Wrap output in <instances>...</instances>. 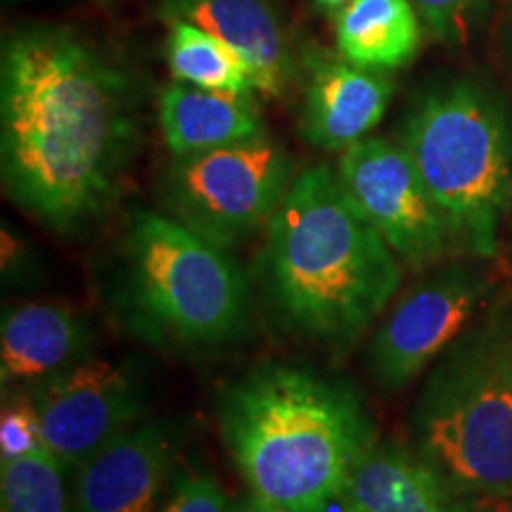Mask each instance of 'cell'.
<instances>
[{
  "mask_svg": "<svg viewBox=\"0 0 512 512\" xmlns=\"http://www.w3.org/2000/svg\"><path fill=\"white\" fill-rule=\"evenodd\" d=\"M136 143L128 76L62 24L10 31L0 50L5 195L57 233L91 223L117 197Z\"/></svg>",
  "mask_w": 512,
  "mask_h": 512,
  "instance_id": "1",
  "label": "cell"
},
{
  "mask_svg": "<svg viewBox=\"0 0 512 512\" xmlns=\"http://www.w3.org/2000/svg\"><path fill=\"white\" fill-rule=\"evenodd\" d=\"M0 512H69L64 465L43 446L0 458Z\"/></svg>",
  "mask_w": 512,
  "mask_h": 512,
  "instance_id": "19",
  "label": "cell"
},
{
  "mask_svg": "<svg viewBox=\"0 0 512 512\" xmlns=\"http://www.w3.org/2000/svg\"><path fill=\"white\" fill-rule=\"evenodd\" d=\"M41 446V425L31 396L5 401L0 418V458L24 456Z\"/></svg>",
  "mask_w": 512,
  "mask_h": 512,
  "instance_id": "21",
  "label": "cell"
},
{
  "mask_svg": "<svg viewBox=\"0 0 512 512\" xmlns=\"http://www.w3.org/2000/svg\"><path fill=\"white\" fill-rule=\"evenodd\" d=\"M259 275L287 328L311 342L347 347L392 302L401 261L337 171L316 164L292 178L268 223Z\"/></svg>",
  "mask_w": 512,
  "mask_h": 512,
  "instance_id": "2",
  "label": "cell"
},
{
  "mask_svg": "<svg viewBox=\"0 0 512 512\" xmlns=\"http://www.w3.org/2000/svg\"><path fill=\"white\" fill-rule=\"evenodd\" d=\"M306 86L299 131L313 147L344 152L380 124L394 95V83L377 69L358 67L342 55L304 57Z\"/></svg>",
  "mask_w": 512,
  "mask_h": 512,
  "instance_id": "12",
  "label": "cell"
},
{
  "mask_svg": "<svg viewBox=\"0 0 512 512\" xmlns=\"http://www.w3.org/2000/svg\"><path fill=\"white\" fill-rule=\"evenodd\" d=\"M453 512H491V510H486V508H482V505H477L475 510H465V508H456Z\"/></svg>",
  "mask_w": 512,
  "mask_h": 512,
  "instance_id": "25",
  "label": "cell"
},
{
  "mask_svg": "<svg viewBox=\"0 0 512 512\" xmlns=\"http://www.w3.org/2000/svg\"><path fill=\"white\" fill-rule=\"evenodd\" d=\"M157 512H230V503L223 486L209 472L190 470L174 479Z\"/></svg>",
  "mask_w": 512,
  "mask_h": 512,
  "instance_id": "20",
  "label": "cell"
},
{
  "mask_svg": "<svg viewBox=\"0 0 512 512\" xmlns=\"http://www.w3.org/2000/svg\"><path fill=\"white\" fill-rule=\"evenodd\" d=\"M166 62L174 79L181 83L207 91L254 93L247 62L226 41L188 22L169 24Z\"/></svg>",
  "mask_w": 512,
  "mask_h": 512,
  "instance_id": "18",
  "label": "cell"
},
{
  "mask_svg": "<svg viewBox=\"0 0 512 512\" xmlns=\"http://www.w3.org/2000/svg\"><path fill=\"white\" fill-rule=\"evenodd\" d=\"M159 126L174 157L202 155L266 136L254 93L207 91L181 81L159 95Z\"/></svg>",
  "mask_w": 512,
  "mask_h": 512,
  "instance_id": "15",
  "label": "cell"
},
{
  "mask_svg": "<svg viewBox=\"0 0 512 512\" xmlns=\"http://www.w3.org/2000/svg\"><path fill=\"white\" fill-rule=\"evenodd\" d=\"M508 209H510V219H512V183H510V195H508Z\"/></svg>",
  "mask_w": 512,
  "mask_h": 512,
  "instance_id": "27",
  "label": "cell"
},
{
  "mask_svg": "<svg viewBox=\"0 0 512 512\" xmlns=\"http://www.w3.org/2000/svg\"><path fill=\"white\" fill-rule=\"evenodd\" d=\"M477 3L479 0H413L432 36L444 43L465 41Z\"/></svg>",
  "mask_w": 512,
  "mask_h": 512,
  "instance_id": "22",
  "label": "cell"
},
{
  "mask_svg": "<svg viewBox=\"0 0 512 512\" xmlns=\"http://www.w3.org/2000/svg\"><path fill=\"white\" fill-rule=\"evenodd\" d=\"M88 351V328L74 309L60 302H27L8 309L0 323V380L43 382Z\"/></svg>",
  "mask_w": 512,
  "mask_h": 512,
  "instance_id": "14",
  "label": "cell"
},
{
  "mask_svg": "<svg viewBox=\"0 0 512 512\" xmlns=\"http://www.w3.org/2000/svg\"><path fill=\"white\" fill-rule=\"evenodd\" d=\"M399 145L460 245L484 259L494 256L512 183L510 124L496 93L472 79L441 83L415 102Z\"/></svg>",
  "mask_w": 512,
  "mask_h": 512,
  "instance_id": "6",
  "label": "cell"
},
{
  "mask_svg": "<svg viewBox=\"0 0 512 512\" xmlns=\"http://www.w3.org/2000/svg\"><path fill=\"white\" fill-rule=\"evenodd\" d=\"M155 17L166 27L188 22L226 41L247 62L254 91L266 98H283L297 76L278 0H157Z\"/></svg>",
  "mask_w": 512,
  "mask_h": 512,
  "instance_id": "11",
  "label": "cell"
},
{
  "mask_svg": "<svg viewBox=\"0 0 512 512\" xmlns=\"http://www.w3.org/2000/svg\"><path fill=\"white\" fill-rule=\"evenodd\" d=\"M313 3H316L318 5V8H323V10H342L344 8V5H349L351 3V0H313Z\"/></svg>",
  "mask_w": 512,
  "mask_h": 512,
  "instance_id": "24",
  "label": "cell"
},
{
  "mask_svg": "<svg viewBox=\"0 0 512 512\" xmlns=\"http://www.w3.org/2000/svg\"><path fill=\"white\" fill-rule=\"evenodd\" d=\"M121 256L124 311L143 337L202 349L245 335L252 297L228 249L174 216L136 211Z\"/></svg>",
  "mask_w": 512,
  "mask_h": 512,
  "instance_id": "5",
  "label": "cell"
},
{
  "mask_svg": "<svg viewBox=\"0 0 512 512\" xmlns=\"http://www.w3.org/2000/svg\"><path fill=\"white\" fill-rule=\"evenodd\" d=\"M335 171L347 195L403 266L422 271L439 264L451 242L458 240L399 143L358 140L342 152Z\"/></svg>",
  "mask_w": 512,
  "mask_h": 512,
  "instance_id": "8",
  "label": "cell"
},
{
  "mask_svg": "<svg viewBox=\"0 0 512 512\" xmlns=\"http://www.w3.org/2000/svg\"><path fill=\"white\" fill-rule=\"evenodd\" d=\"M219 425L249 494L283 512H328L375 446L373 418L354 389L294 366L230 384Z\"/></svg>",
  "mask_w": 512,
  "mask_h": 512,
  "instance_id": "3",
  "label": "cell"
},
{
  "mask_svg": "<svg viewBox=\"0 0 512 512\" xmlns=\"http://www.w3.org/2000/svg\"><path fill=\"white\" fill-rule=\"evenodd\" d=\"M230 512H283V510L273 508V505H268L264 501H259L256 496L247 494V496H242L240 501L230 503Z\"/></svg>",
  "mask_w": 512,
  "mask_h": 512,
  "instance_id": "23",
  "label": "cell"
},
{
  "mask_svg": "<svg viewBox=\"0 0 512 512\" xmlns=\"http://www.w3.org/2000/svg\"><path fill=\"white\" fill-rule=\"evenodd\" d=\"M95 3L102 5V8H110V5H112V0H95Z\"/></svg>",
  "mask_w": 512,
  "mask_h": 512,
  "instance_id": "26",
  "label": "cell"
},
{
  "mask_svg": "<svg viewBox=\"0 0 512 512\" xmlns=\"http://www.w3.org/2000/svg\"><path fill=\"white\" fill-rule=\"evenodd\" d=\"M337 53L358 67L399 69L418 55L422 31L413 0H351L335 19Z\"/></svg>",
  "mask_w": 512,
  "mask_h": 512,
  "instance_id": "17",
  "label": "cell"
},
{
  "mask_svg": "<svg viewBox=\"0 0 512 512\" xmlns=\"http://www.w3.org/2000/svg\"><path fill=\"white\" fill-rule=\"evenodd\" d=\"M489 294L479 268L456 264L408 290L377 328L368 370L384 392H399L425 373L475 316Z\"/></svg>",
  "mask_w": 512,
  "mask_h": 512,
  "instance_id": "9",
  "label": "cell"
},
{
  "mask_svg": "<svg viewBox=\"0 0 512 512\" xmlns=\"http://www.w3.org/2000/svg\"><path fill=\"white\" fill-rule=\"evenodd\" d=\"M79 467V512H157L171 479L174 444L162 425L136 422Z\"/></svg>",
  "mask_w": 512,
  "mask_h": 512,
  "instance_id": "13",
  "label": "cell"
},
{
  "mask_svg": "<svg viewBox=\"0 0 512 512\" xmlns=\"http://www.w3.org/2000/svg\"><path fill=\"white\" fill-rule=\"evenodd\" d=\"M451 489L420 453L375 444L356 465L347 489L349 512H453Z\"/></svg>",
  "mask_w": 512,
  "mask_h": 512,
  "instance_id": "16",
  "label": "cell"
},
{
  "mask_svg": "<svg viewBox=\"0 0 512 512\" xmlns=\"http://www.w3.org/2000/svg\"><path fill=\"white\" fill-rule=\"evenodd\" d=\"M31 403L43 448L64 467L81 465L112 437L136 425L140 415V392L131 370L105 358H83L36 382Z\"/></svg>",
  "mask_w": 512,
  "mask_h": 512,
  "instance_id": "10",
  "label": "cell"
},
{
  "mask_svg": "<svg viewBox=\"0 0 512 512\" xmlns=\"http://www.w3.org/2000/svg\"><path fill=\"white\" fill-rule=\"evenodd\" d=\"M411 425L418 453L448 489L477 501L512 496V306L437 358Z\"/></svg>",
  "mask_w": 512,
  "mask_h": 512,
  "instance_id": "4",
  "label": "cell"
},
{
  "mask_svg": "<svg viewBox=\"0 0 512 512\" xmlns=\"http://www.w3.org/2000/svg\"><path fill=\"white\" fill-rule=\"evenodd\" d=\"M292 178L290 155L266 133L176 157L164 178V200L176 221L230 249L268 228Z\"/></svg>",
  "mask_w": 512,
  "mask_h": 512,
  "instance_id": "7",
  "label": "cell"
}]
</instances>
